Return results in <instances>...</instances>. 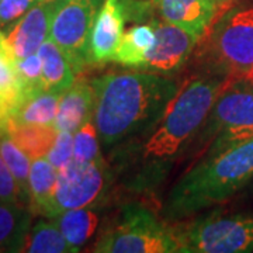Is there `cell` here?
<instances>
[{"instance_id":"cell-7","label":"cell","mask_w":253,"mask_h":253,"mask_svg":"<svg viewBox=\"0 0 253 253\" xmlns=\"http://www.w3.org/2000/svg\"><path fill=\"white\" fill-rule=\"evenodd\" d=\"M183 253H241L253 251V215L211 214L177 229Z\"/></svg>"},{"instance_id":"cell-11","label":"cell","mask_w":253,"mask_h":253,"mask_svg":"<svg viewBox=\"0 0 253 253\" xmlns=\"http://www.w3.org/2000/svg\"><path fill=\"white\" fill-rule=\"evenodd\" d=\"M59 0H38L7 31V41L17 59L37 54L49 38L51 23Z\"/></svg>"},{"instance_id":"cell-26","label":"cell","mask_w":253,"mask_h":253,"mask_svg":"<svg viewBox=\"0 0 253 253\" xmlns=\"http://www.w3.org/2000/svg\"><path fill=\"white\" fill-rule=\"evenodd\" d=\"M16 68L21 82L23 99L38 91L45 90L42 86V61L38 52L17 59Z\"/></svg>"},{"instance_id":"cell-4","label":"cell","mask_w":253,"mask_h":253,"mask_svg":"<svg viewBox=\"0 0 253 253\" xmlns=\"http://www.w3.org/2000/svg\"><path fill=\"white\" fill-rule=\"evenodd\" d=\"M197 61L204 73L253 84V9H229L217 18L200 40Z\"/></svg>"},{"instance_id":"cell-12","label":"cell","mask_w":253,"mask_h":253,"mask_svg":"<svg viewBox=\"0 0 253 253\" xmlns=\"http://www.w3.org/2000/svg\"><path fill=\"white\" fill-rule=\"evenodd\" d=\"M128 18L124 0H104L91 31V56L94 63L114 61Z\"/></svg>"},{"instance_id":"cell-30","label":"cell","mask_w":253,"mask_h":253,"mask_svg":"<svg viewBox=\"0 0 253 253\" xmlns=\"http://www.w3.org/2000/svg\"><path fill=\"white\" fill-rule=\"evenodd\" d=\"M215 1H217L218 9H219V17H221L225 11L232 9V6H234V3H235L236 0H215Z\"/></svg>"},{"instance_id":"cell-2","label":"cell","mask_w":253,"mask_h":253,"mask_svg":"<svg viewBox=\"0 0 253 253\" xmlns=\"http://www.w3.org/2000/svg\"><path fill=\"white\" fill-rule=\"evenodd\" d=\"M91 83L93 120L106 148L148 131L179 90V83L169 76L139 69L107 73Z\"/></svg>"},{"instance_id":"cell-5","label":"cell","mask_w":253,"mask_h":253,"mask_svg":"<svg viewBox=\"0 0 253 253\" xmlns=\"http://www.w3.org/2000/svg\"><path fill=\"white\" fill-rule=\"evenodd\" d=\"M96 253L181 252L177 229L163 224L146 208L128 206L117 224L106 229L93 245Z\"/></svg>"},{"instance_id":"cell-10","label":"cell","mask_w":253,"mask_h":253,"mask_svg":"<svg viewBox=\"0 0 253 253\" xmlns=\"http://www.w3.org/2000/svg\"><path fill=\"white\" fill-rule=\"evenodd\" d=\"M155 31V44L146 56L142 69L148 72L172 75L180 71L197 48L200 38L187 28L168 23L165 20L149 21Z\"/></svg>"},{"instance_id":"cell-22","label":"cell","mask_w":253,"mask_h":253,"mask_svg":"<svg viewBox=\"0 0 253 253\" xmlns=\"http://www.w3.org/2000/svg\"><path fill=\"white\" fill-rule=\"evenodd\" d=\"M7 132L31 159L46 156L58 135L55 126L42 124H10Z\"/></svg>"},{"instance_id":"cell-16","label":"cell","mask_w":253,"mask_h":253,"mask_svg":"<svg viewBox=\"0 0 253 253\" xmlns=\"http://www.w3.org/2000/svg\"><path fill=\"white\" fill-rule=\"evenodd\" d=\"M33 215L28 207L0 201V252H23Z\"/></svg>"},{"instance_id":"cell-6","label":"cell","mask_w":253,"mask_h":253,"mask_svg":"<svg viewBox=\"0 0 253 253\" xmlns=\"http://www.w3.org/2000/svg\"><path fill=\"white\" fill-rule=\"evenodd\" d=\"M199 135L201 142L210 144L206 156L253 139L252 83H229L215 100Z\"/></svg>"},{"instance_id":"cell-23","label":"cell","mask_w":253,"mask_h":253,"mask_svg":"<svg viewBox=\"0 0 253 253\" xmlns=\"http://www.w3.org/2000/svg\"><path fill=\"white\" fill-rule=\"evenodd\" d=\"M23 252L30 253H72V248L66 242L52 218L38 219L28 232Z\"/></svg>"},{"instance_id":"cell-1","label":"cell","mask_w":253,"mask_h":253,"mask_svg":"<svg viewBox=\"0 0 253 253\" xmlns=\"http://www.w3.org/2000/svg\"><path fill=\"white\" fill-rule=\"evenodd\" d=\"M228 84L225 79L208 73L181 84L136 151V169L128 179L134 189H152L166 177L184 148L199 135L215 100Z\"/></svg>"},{"instance_id":"cell-27","label":"cell","mask_w":253,"mask_h":253,"mask_svg":"<svg viewBox=\"0 0 253 253\" xmlns=\"http://www.w3.org/2000/svg\"><path fill=\"white\" fill-rule=\"evenodd\" d=\"M48 161L54 165L58 170L66 168L73 162V134L68 131H58L52 148L46 155Z\"/></svg>"},{"instance_id":"cell-18","label":"cell","mask_w":253,"mask_h":253,"mask_svg":"<svg viewBox=\"0 0 253 253\" xmlns=\"http://www.w3.org/2000/svg\"><path fill=\"white\" fill-rule=\"evenodd\" d=\"M58 180V169L46 156L31 159L30 169V211L34 215L46 217Z\"/></svg>"},{"instance_id":"cell-13","label":"cell","mask_w":253,"mask_h":253,"mask_svg":"<svg viewBox=\"0 0 253 253\" xmlns=\"http://www.w3.org/2000/svg\"><path fill=\"white\" fill-rule=\"evenodd\" d=\"M162 20L196 33L201 38L219 17L215 0H151Z\"/></svg>"},{"instance_id":"cell-19","label":"cell","mask_w":253,"mask_h":253,"mask_svg":"<svg viewBox=\"0 0 253 253\" xmlns=\"http://www.w3.org/2000/svg\"><path fill=\"white\" fill-rule=\"evenodd\" d=\"M61 96V93L42 90L24 97L14 110L10 124L54 126Z\"/></svg>"},{"instance_id":"cell-15","label":"cell","mask_w":253,"mask_h":253,"mask_svg":"<svg viewBox=\"0 0 253 253\" xmlns=\"http://www.w3.org/2000/svg\"><path fill=\"white\" fill-rule=\"evenodd\" d=\"M38 54L42 61V86L48 91L65 93L72 86L78 73L62 49L48 38L40 46Z\"/></svg>"},{"instance_id":"cell-31","label":"cell","mask_w":253,"mask_h":253,"mask_svg":"<svg viewBox=\"0 0 253 253\" xmlns=\"http://www.w3.org/2000/svg\"><path fill=\"white\" fill-rule=\"evenodd\" d=\"M0 1H1V0H0Z\"/></svg>"},{"instance_id":"cell-14","label":"cell","mask_w":253,"mask_h":253,"mask_svg":"<svg viewBox=\"0 0 253 253\" xmlns=\"http://www.w3.org/2000/svg\"><path fill=\"white\" fill-rule=\"evenodd\" d=\"M94 114V87L87 81H75L62 93L54 126L58 131L75 132Z\"/></svg>"},{"instance_id":"cell-25","label":"cell","mask_w":253,"mask_h":253,"mask_svg":"<svg viewBox=\"0 0 253 253\" xmlns=\"http://www.w3.org/2000/svg\"><path fill=\"white\" fill-rule=\"evenodd\" d=\"M103 158L100 154V136L93 117L73 132V161L90 163Z\"/></svg>"},{"instance_id":"cell-9","label":"cell","mask_w":253,"mask_h":253,"mask_svg":"<svg viewBox=\"0 0 253 253\" xmlns=\"http://www.w3.org/2000/svg\"><path fill=\"white\" fill-rule=\"evenodd\" d=\"M100 0H59L49 38L69 58L76 73L93 62L91 31L100 10Z\"/></svg>"},{"instance_id":"cell-3","label":"cell","mask_w":253,"mask_h":253,"mask_svg":"<svg viewBox=\"0 0 253 253\" xmlns=\"http://www.w3.org/2000/svg\"><path fill=\"white\" fill-rule=\"evenodd\" d=\"M253 180V139L204 156L184 173L165 203V217L181 219L232 197Z\"/></svg>"},{"instance_id":"cell-8","label":"cell","mask_w":253,"mask_h":253,"mask_svg":"<svg viewBox=\"0 0 253 253\" xmlns=\"http://www.w3.org/2000/svg\"><path fill=\"white\" fill-rule=\"evenodd\" d=\"M113 180V172L103 158L90 163L73 161L58 170L54 196L45 218H54L73 208L97 206L109 193Z\"/></svg>"},{"instance_id":"cell-29","label":"cell","mask_w":253,"mask_h":253,"mask_svg":"<svg viewBox=\"0 0 253 253\" xmlns=\"http://www.w3.org/2000/svg\"><path fill=\"white\" fill-rule=\"evenodd\" d=\"M38 0H1L0 1V30L10 28L17 23Z\"/></svg>"},{"instance_id":"cell-28","label":"cell","mask_w":253,"mask_h":253,"mask_svg":"<svg viewBox=\"0 0 253 253\" xmlns=\"http://www.w3.org/2000/svg\"><path fill=\"white\" fill-rule=\"evenodd\" d=\"M0 201H7V203L28 207L27 200L21 193L16 177L10 172L9 166L3 161L1 155H0Z\"/></svg>"},{"instance_id":"cell-20","label":"cell","mask_w":253,"mask_h":253,"mask_svg":"<svg viewBox=\"0 0 253 253\" xmlns=\"http://www.w3.org/2000/svg\"><path fill=\"white\" fill-rule=\"evenodd\" d=\"M154 44L155 31L152 26L149 23L136 24L124 33L113 62H117L126 68L142 69L144 63L146 62L148 52Z\"/></svg>"},{"instance_id":"cell-17","label":"cell","mask_w":253,"mask_h":253,"mask_svg":"<svg viewBox=\"0 0 253 253\" xmlns=\"http://www.w3.org/2000/svg\"><path fill=\"white\" fill-rule=\"evenodd\" d=\"M52 219L59 226L73 252H79L82 246L90 241L100 224L99 212L93 207L68 210Z\"/></svg>"},{"instance_id":"cell-24","label":"cell","mask_w":253,"mask_h":253,"mask_svg":"<svg viewBox=\"0 0 253 253\" xmlns=\"http://www.w3.org/2000/svg\"><path fill=\"white\" fill-rule=\"evenodd\" d=\"M0 155L3 158V161L6 162V165L9 166L10 172L13 173V176L16 177L18 186L21 189V193L24 194L28 206H30L28 181H30L31 158L11 139L9 132L0 134Z\"/></svg>"},{"instance_id":"cell-21","label":"cell","mask_w":253,"mask_h":253,"mask_svg":"<svg viewBox=\"0 0 253 253\" xmlns=\"http://www.w3.org/2000/svg\"><path fill=\"white\" fill-rule=\"evenodd\" d=\"M16 62L17 58L10 46L7 37L0 30V104L11 116L23 99V89Z\"/></svg>"}]
</instances>
